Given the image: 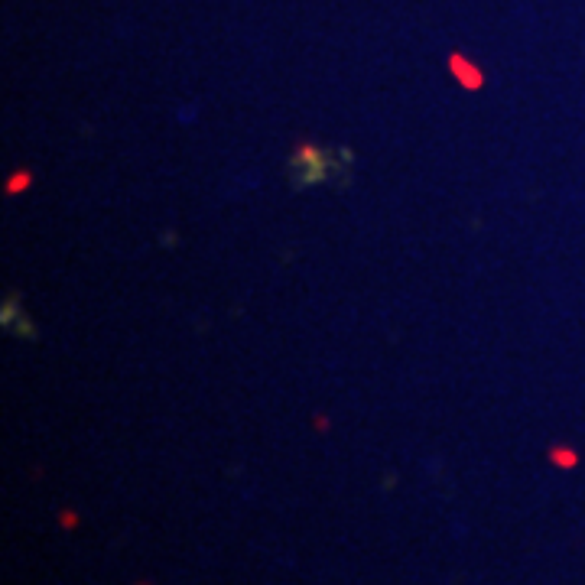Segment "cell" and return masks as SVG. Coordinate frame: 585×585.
<instances>
[{"instance_id":"obj_1","label":"cell","mask_w":585,"mask_h":585,"mask_svg":"<svg viewBox=\"0 0 585 585\" xmlns=\"http://www.w3.org/2000/svg\"><path fill=\"white\" fill-rule=\"evenodd\" d=\"M329 153L312 147V143H303L293 156V173H296V186H316V182L329 179Z\"/></svg>"},{"instance_id":"obj_3","label":"cell","mask_w":585,"mask_h":585,"mask_svg":"<svg viewBox=\"0 0 585 585\" xmlns=\"http://www.w3.org/2000/svg\"><path fill=\"white\" fill-rule=\"evenodd\" d=\"M26 182V173H20L17 179H10V192H20V186Z\"/></svg>"},{"instance_id":"obj_2","label":"cell","mask_w":585,"mask_h":585,"mask_svg":"<svg viewBox=\"0 0 585 585\" xmlns=\"http://www.w3.org/2000/svg\"><path fill=\"white\" fill-rule=\"evenodd\" d=\"M452 72H462L465 78V88H478L481 85V75L475 69H468V62L462 56H452Z\"/></svg>"}]
</instances>
